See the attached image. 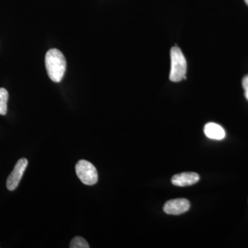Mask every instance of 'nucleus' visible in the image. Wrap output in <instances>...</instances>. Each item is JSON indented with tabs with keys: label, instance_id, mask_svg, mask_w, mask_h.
<instances>
[{
	"label": "nucleus",
	"instance_id": "f257e3e1",
	"mask_svg": "<svg viewBox=\"0 0 248 248\" xmlns=\"http://www.w3.org/2000/svg\"><path fill=\"white\" fill-rule=\"evenodd\" d=\"M45 65L49 78L54 82H60L66 70V59L63 53L58 49H50L46 54Z\"/></svg>",
	"mask_w": 248,
	"mask_h": 248
},
{
	"label": "nucleus",
	"instance_id": "f03ea898",
	"mask_svg": "<svg viewBox=\"0 0 248 248\" xmlns=\"http://www.w3.org/2000/svg\"><path fill=\"white\" fill-rule=\"evenodd\" d=\"M171 69L170 80L173 82H179L186 79L187 63L182 50L174 46L170 50Z\"/></svg>",
	"mask_w": 248,
	"mask_h": 248
},
{
	"label": "nucleus",
	"instance_id": "7ed1b4c3",
	"mask_svg": "<svg viewBox=\"0 0 248 248\" xmlns=\"http://www.w3.org/2000/svg\"><path fill=\"white\" fill-rule=\"evenodd\" d=\"M77 175L85 185L93 186L97 184L98 173L93 164L86 160H80L76 166Z\"/></svg>",
	"mask_w": 248,
	"mask_h": 248
},
{
	"label": "nucleus",
	"instance_id": "20e7f679",
	"mask_svg": "<svg viewBox=\"0 0 248 248\" xmlns=\"http://www.w3.org/2000/svg\"><path fill=\"white\" fill-rule=\"evenodd\" d=\"M28 160L26 158L18 160L15 166L14 170L8 177L6 187L8 190L13 191L17 188L28 166Z\"/></svg>",
	"mask_w": 248,
	"mask_h": 248
},
{
	"label": "nucleus",
	"instance_id": "39448f33",
	"mask_svg": "<svg viewBox=\"0 0 248 248\" xmlns=\"http://www.w3.org/2000/svg\"><path fill=\"white\" fill-rule=\"evenodd\" d=\"M190 203L186 199H175L166 202L164 211L168 215H179L186 213L190 209Z\"/></svg>",
	"mask_w": 248,
	"mask_h": 248
},
{
	"label": "nucleus",
	"instance_id": "423d86ee",
	"mask_svg": "<svg viewBox=\"0 0 248 248\" xmlns=\"http://www.w3.org/2000/svg\"><path fill=\"white\" fill-rule=\"evenodd\" d=\"M200 179V175L197 173L183 172L173 176L171 182L174 186L185 187L197 184Z\"/></svg>",
	"mask_w": 248,
	"mask_h": 248
},
{
	"label": "nucleus",
	"instance_id": "0eeeda50",
	"mask_svg": "<svg viewBox=\"0 0 248 248\" xmlns=\"http://www.w3.org/2000/svg\"><path fill=\"white\" fill-rule=\"evenodd\" d=\"M204 133L207 138L215 140H222L226 137V132L221 125L215 123H208L204 127Z\"/></svg>",
	"mask_w": 248,
	"mask_h": 248
},
{
	"label": "nucleus",
	"instance_id": "6e6552de",
	"mask_svg": "<svg viewBox=\"0 0 248 248\" xmlns=\"http://www.w3.org/2000/svg\"><path fill=\"white\" fill-rule=\"evenodd\" d=\"M9 100V93L6 89H0V115H5L7 112V102Z\"/></svg>",
	"mask_w": 248,
	"mask_h": 248
},
{
	"label": "nucleus",
	"instance_id": "1a4fd4ad",
	"mask_svg": "<svg viewBox=\"0 0 248 248\" xmlns=\"http://www.w3.org/2000/svg\"><path fill=\"white\" fill-rule=\"evenodd\" d=\"M71 248H89L90 246L87 241L81 236H76L72 240L70 244Z\"/></svg>",
	"mask_w": 248,
	"mask_h": 248
},
{
	"label": "nucleus",
	"instance_id": "9d476101",
	"mask_svg": "<svg viewBox=\"0 0 248 248\" xmlns=\"http://www.w3.org/2000/svg\"><path fill=\"white\" fill-rule=\"evenodd\" d=\"M242 84L245 91V96L248 100V76L245 77L243 79Z\"/></svg>",
	"mask_w": 248,
	"mask_h": 248
},
{
	"label": "nucleus",
	"instance_id": "9b49d317",
	"mask_svg": "<svg viewBox=\"0 0 248 248\" xmlns=\"http://www.w3.org/2000/svg\"><path fill=\"white\" fill-rule=\"evenodd\" d=\"M245 1H246V4L248 5V0H245Z\"/></svg>",
	"mask_w": 248,
	"mask_h": 248
}]
</instances>
